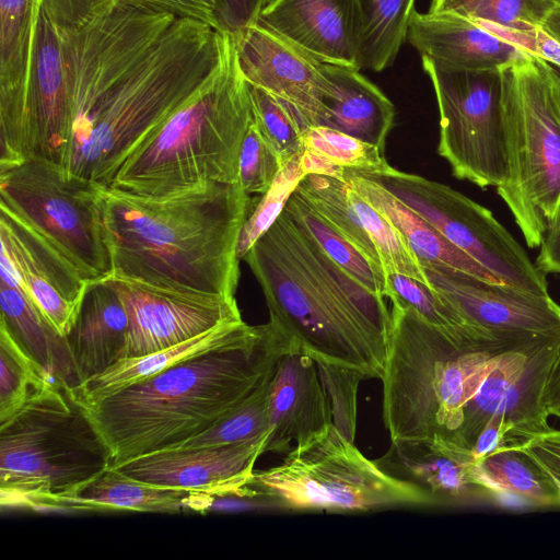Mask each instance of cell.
Returning a JSON list of instances; mask_svg holds the SVG:
<instances>
[{
    "mask_svg": "<svg viewBox=\"0 0 560 560\" xmlns=\"http://www.w3.org/2000/svg\"><path fill=\"white\" fill-rule=\"evenodd\" d=\"M269 320L315 361L382 378L392 327L385 298L351 278L282 211L243 259Z\"/></svg>",
    "mask_w": 560,
    "mask_h": 560,
    "instance_id": "cell-1",
    "label": "cell"
},
{
    "mask_svg": "<svg viewBox=\"0 0 560 560\" xmlns=\"http://www.w3.org/2000/svg\"><path fill=\"white\" fill-rule=\"evenodd\" d=\"M252 198L238 184L151 199L103 191L113 277L235 298L237 244Z\"/></svg>",
    "mask_w": 560,
    "mask_h": 560,
    "instance_id": "cell-2",
    "label": "cell"
},
{
    "mask_svg": "<svg viewBox=\"0 0 560 560\" xmlns=\"http://www.w3.org/2000/svg\"><path fill=\"white\" fill-rule=\"evenodd\" d=\"M293 345L269 320L234 343L81 407L116 467L210 428L267 381Z\"/></svg>",
    "mask_w": 560,
    "mask_h": 560,
    "instance_id": "cell-3",
    "label": "cell"
},
{
    "mask_svg": "<svg viewBox=\"0 0 560 560\" xmlns=\"http://www.w3.org/2000/svg\"><path fill=\"white\" fill-rule=\"evenodd\" d=\"M253 121L234 39L224 67L165 118L128 156L109 188L160 199L211 184H237Z\"/></svg>",
    "mask_w": 560,
    "mask_h": 560,
    "instance_id": "cell-4",
    "label": "cell"
},
{
    "mask_svg": "<svg viewBox=\"0 0 560 560\" xmlns=\"http://www.w3.org/2000/svg\"><path fill=\"white\" fill-rule=\"evenodd\" d=\"M499 73L506 177L495 189L535 248L560 206V85L551 65L525 50Z\"/></svg>",
    "mask_w": 560,
    "mask_h": 560,
    "instance_id": "cell-5",
    "label": "cell"
},
{
    "mask_svg": "<svg viewBox=\"0 0 560 560\" xmlns=\"http://www.w3.org/2000/svg\"><path fill=\"white\" fill-rule=\"evenodd\" d=\"M109 466L108 448L65 384L49 385L0 423L2 506L33 509Z\"/></svg>",
    "mask_w": 560,
    "mask_h": 560,
    "instance_id": "cell-6",
    "label": "cell"
},
{
    "mask_svg": "<svg viewBox=\"0 0 560 560\" xmlns=\"http://www.w3.org/2000/svg\"><path fill=\"white\" fill-rule=\"evenodd\" d=\"M249 490L294 511L430 504L421 490L384 472L334 424L294 445L280 465L254 471Z\"/></svg>",
    "mask_w": 560,
    "mask_h": 560,
    "instance_id": "cell-7",
    "label": "cell"
},
{
    "mask_svg": "<svg viewBox=\"0 0 560 560\" xmlns=\"http://www.w3.org/2000/svg\"><path fill=\"white\" fill-rule=\"evenodd\" d=\"M105 188L39 158L0 168V206L51 243L88 282L113 275L103 223Z\"/></svg>",
    "mask_w": 560,
    "mask_h": 560,
    "instance_id": "cell-8",
    "label": "cell"
},
{
    "mask_svg": "<svg viewBox=\"0 0 560 560\" xmlns=\"http://www.w3.org/2000/svg\"><path fill=\"white\" fill-rule=\"evenodd\" d=\"M421 60L438 102L439 155L456 178L497 188L506 177L499 69L454 70L427 57Z\"/></svg>",
    "mask_w": 560,
    "mask_h": 560,
    "instance_id": "cell-9",
    "label": "cell"
},
{
    "mask_svg": "<svg viewBox=\"0 0 560 560\" xmlns=\"http://www.w3.org/2000/svg\"><path fill=\"white\" fill-rule=\"evenodd\" d=\"M366 176L419 213L503 284L550 295L546 275L486 207L445 184L396 168L387 174Z\"/></svg>",
    "mask_w": 560,
    "mask_h": 560,
    "instance_id": "cell-10",
    "label": "cell"
},
{
    "mask_svg": "<svg viewBox=\"0 0 560 560\" xmlns=\"http://www.w3.org/2000/svg\"><path fill=\"white\" fill-rule=\"evenodd\" d=\"M559 341L560 335L542 337L493 353L491 369L467 404L454 440L472 448L493 416L514 423L520 445L552 428L541 397Z\"/></svg>",
    "mask_w": 560,
    "mask_h": 560,
    "instance_id": "cell-11",
    "label": "cell"
},
{
    "mask_svg": "<svg viewBox=\"0 0 560 560\" xmlns=\"http://www.w3.org/2000/svg\"><path fill=\"white\" fill-rule=\"evenodd\" d=\"M128 314L124 358L149 354L243 320L235 298L156 287L110 277Z\"/></svg>",
    "mask_w": 560,
    "mask_h": 560,
    "instance_id": "cell-12",
    "label": "cell"
},
{
    "mask_svg": "<svg viewBox=\"0 0 560 560\" xmlns=\"http://www.w3.org/2000/svg\"><path fill=\"white\" fill-rule=\"evenodd\" d=\"M429 284L467 322L513 342L560 335V305L452 268H423Z\"/></svg>",
    "mask_w": 560,
    "mask_h": 560,
    "instance_id": "cell-13",
    "label": "cell"
},
{
    "mask_svg": "<svg viewBox=\"0 0 560 560\" xmlns=\"http://www.w3.org/2000/svg\"><path fill=\"white\" fill-rule=\"evenodd\" d=\"M0 255L21 289L63 337L70 331L89 282L45 237L0 206Z\"/></svg>",
    "mask_w": 560,
    "mask_h": 560,
    "instance_id": "cell-14",
    "label": "cell"
},
{
    "mask_svg": "<svg viewBox=\"0 0 560 560\" xmlns=\"http://www.w3.org/2000/svg\"><path fill=\"white\" fill-rule=\"evenodd\" d=\"M232 36L246 82L283 103L293 113L304 133L316 127L323 62L259 23Z\"/></svg>",
    "mask_w": 560,
    "mask_h": 560,
    "instance_id": "cell-15",
    "label": "cell"
},
{
    "mask_svg": "<svg viewBox=\"0 0 560 560\" xmlns=\"http://www.w3.org/2000/svg\"><path fill=\"white\" fill-rule=\"evenodd\" d=\"M266 439L223 446L160 450L114 467L137 480L212 497L252 495L254 465Z\"/></svg>",
    "mask_w": 560,
    "mask_h": 560,
    "instance_id": "cell-16",
    "label": "cell"
},
{
    "mask_svg": "<svg viewBox=\"0 0 560 560\" xmlns=\"http://www.w3.org/2000/svg\"><path fill=\"white\" fill-rule=\"evenodd\" d=\"M71 139L62 28L42 4L27 98L23 161L39 158L65 168Z\"/></svg>",
    "mask_w": 560,
    "mask_h": 560,
    "instance_id": "cell-17",
    "label": "cell"
},
{
    "mask_svg": "<svg viewBox=\"0 0 560 560\" xmlns=\"http://www.w3.org/2000/svg\"><path fill=\"white\" fill-rule=\"evenodd\" d=\"M265 452L288 453L332 422L316 361L296 343L283 353L268 385Z\"/></svg>",
    "mask_w": 560,
    "mask_h": 560,
    "instance_id": "cell-18",
    "label": "cell"
},
{
    "mask_svg": "<svg viewBox=\"0 0 560 560\" xmlns=\"http://www.w3.org/2000/svg\"><path fill=\"white\" fill-rule=\"evenodd\" d=\"M257 23L322 62L357 68V0H267Z\"/></svg>",
    "mask_w": 560,
    "mask_h": 560,
    "instance_id": "cell-19",
    "label": "cell"
},
{
    "mask_svg": "<svg viewBox=\"0 0 560 560\" xmlns=\"http://www.w3.org/2000/svg\"><path fill=\"white\" fill-rule=\"evenodd\" d=\"M43 0H0V153L22 152Z\"/></svg>",
    "mask_w": 560,
    "mask_h": 560,
    "instance_id": "cell-20",
    "label": "cell"
},
{
    "mask_svg": "<svg viewBox=\"0 0 560 560\" xmlns=\"http://www.w3.org/2000/svg\"><path fill=\"white\" fill-rule=\"evenodd\" d=\"M390 442L375 464L387 475L417 487L430 504H458L478 492L470 480L475 463L471 447L443 436Z\"/></svg>",
    "mask_w": 560,
    "mask_h": 560,
    "instance_id": "cell-21",
    "label": "cell"
},
{
    "mask_svg": "<svg viewBox=\"0 0 560 560\" xmlns=\"http://www.w3.org/2000/svg\"><path fill=\"white\" fill-rule=\"evenodd\" d=\"M407 39L421 57L454 70L499 69L524 51L472 19L451 12L413 11Z\"/></svg>",
    "mask_w": 560,
    "mask_h": 560,
    "instance_id": "cell-22",
    "label": "cell"
},
{
    "mask_svg": "<svg viewBox=\"0 0 560 560\" xmlns=\"http://www.w3.org/2000/svg\"><path fill=\"white\" fill-rule=\"evenodd\" d=\"M128 326L125 304L110 279L89 282L66 336L77 385L122 359Z\"/></svg>",
    "mask_w": 560,
    "mask_h": 560,
    "instance_id": "cell-23",
    "label": "cell"
},
{
    "mask_svg": "<svg viewBox=\"0 0 560 560\" xmlns=\"http://www.w3.org/2000/svg\"><path fill=\"white\" fill-rule=\"evenodd\" d=\"M317 126L332 128L385 149L395 108L359 69L323 62Z\"/></svg>",
    "mask_w": 560,
    "mask_h": 560,
    "instance_id": "cell-24",
    "label": "cell"
},
{
    "mask_svg": "<svg viewBox=\"0 0 560 560\" xmlns=\"http://www.w3.org/2000/svg\"><path fill=\"white\" fill-rule=\"evenodd\" d=\"M345 182L396 228L422 268H452L489 282L503 284L375 179L347 170Z\"/></svg>",
    "mask_w": 560,
    "mask_h": 560,
    "instance_id": "cell-25",
    "label": "cell"
},
{
    "mask_svg": "<svg viewBox=\"0 0 560 560\" xmlns=\"http://www.w3.org/2000/svg\"><path fill=\"white\" fill-rule=\"evenodd\" d=\"M253 329L254 326L244 320L224 323L172 347L140 357L124 358L103 373L70 387V392L80 406L93 404L191 358L234 343Z\"/></svg>",
    "mask_w": 560,
    "mask_h": 560,
    "instance_id": "cell-26",
    "label": "cell"
},
{
    "mask_svg": "<svg viewBox=\"0 0 560 560\" xmlns=\"http://www.w3.org/2000/svg\"><path fill=\"white\" fill-rule=\"evenodd\" d=\"M197 492L147 483L107 467L78 489L43 500L33 509L175 513L195 510Z\"/></svg>",
    "mask_w": 560,
    "mask_h": 560,
    "instance_id": "cell-27",
    "label": "cell"
},
{
    "mask_svg": "<svg viewBox=\"0 0 560 560\" xmlns=\"http://www.w3.org/2000/svg\"><path fill=\"white\" fill-rule=\"evenodd\" d=\"M1 323L19 346L57 381L77 386L66 337L19 288L0 282Z\"/></svg>",
    "mask_w": 560,
    "mask_h": 560,
    "instance_id": "cell-28",
    "label": "cell"
},
{
    "mask_svg": "<svg viewBox=\"0 0 560 560\" xmlns=\"http://www.w3.org/2000/svg\"><path fill=\"white\" fill-rule=\"evenodd\" d=\"M360 37L357 68L382 71L393 65L407 38L415 0H357Z\"/></svg>",
    "mask_w": 560,
    "mask_h": 560,
    "instance_id": "cell-29",
    "label": "cell"
},
{
    "mask_svg": "<svg viewBox=\"0 0 560 560\" xmlns=\"http://www.w3.org/2000/svg\"><path fill=\"white\" fill-rule=\"evenodd\" d=\"M283 211L335 264L366 290L386 298V275L338 233L296 190Z\"/></svg>",
    "mask_w": 560,
    "mask_h": 560,
    "instance_id": "cell-30",
    "label": "cell"
},
{
    "mask_svg": "<svg viewBox=\"0 0 560 560\" xmlns=\"http://www.w3.org/2000/svg\"><path fill=\"white\" fill-rule=\"evenodd\" d=\"M472 485L483 492L523 505L557 504L533 466L516 450L503 448L476 460L470 469Z\"/></svg>",
    "mask_w": 560,
    "mask_h": 560,
    "instance_id": "cell-31",
    "label": "cell"
},
{
    "mask_svg": "<svg viewBox=\"0 0 560 560\" xmlns=\"http://www.w3.org/2000/svg\"><path fill=\"white\" fill-rule=\"evenodd\" d=\"M295 190L338 233L383 270L377 249L350 201L347 182L332 176L306 174L301 178Z\"/></svg>",
    "mask_w": 560,
    "mask_h": 560,
    "instance_id": "cell-32",
    "label": "cell"
},
{
    "mask_svg": "<svg viewBox=\"0 0 560 560\" xmlns=\"http://www.w3.org/2000/svg\"><path fill=\"white\" fill-rule=\"evenodd\" d=\"M54 383L60 382L0 325V423L11 419L30 399Z\"/></svg>",
    "mask_w": 560,
    "mask_h": 560,
    "instance_id": "cell-33",
    "label": "cell"
},
{
    "mask_svg": "<svg viewBox=\"0 0 560 560\" xmlns=\"http://www.w3.org/2000/svg\"><path fill=\"white\" fill-rule=\"evenodd\" d=\"M271 376L210 428L164 450L223 446L267 439L269 432L267 394Z\"/></svg>",
    "mask_w": 560,
    "mask_h": 560,
    "instance_id": "cell-34",
    "label": "cell"
},
{
    "mask_svg": "<svg viewBox=\"0 0 560 560\" xmlns=\"http://www.w3.org/2000/svg\"><path fill=\"white\" fill-rule=\"evenodd\" d=\"M303 148L355 173L382 175L394 170L386 161L384 151L375 144L324 126L312 127L305 131Z\"/></svg>",
    "mask_w": 560,
    "mask_h": 560,
    "instance_id": "cell-35",
    "label": "cell"
},
{
    "mask_svg": "<svg viewBox=\"0 0 560 560\" xmlns=\"http://www.w3.org/2000/svg\"><path fill=\"white\" fill-rule=\"evenodd\" d=\"M349 198L377 249L385 275L401 273L429 284L422 266L396 228L350 185Z\"/></svg>",
    "mask_w": 560,
    "mask_h": 560,
    "instance_id": "cell-36",
    "label": "cell"
},
{
    "mask_svg": "<svg viewBox=\"0 0 560 560\" xmlns=\"http://www.w3.org/2000/svg\"><path fill=\"white\" fill-rule=\"evenodd\" d=\"M248 85L253 122L283 164L303 153L304 130L293 113L267 91Z\"/></svg>",
    "mask_w": 560,
    "mask_h": 560,
    "instance_id": "cell-37",
    "label": "cell"
},
{
    "mask_svg": "<svg viewBox=\"0 0 560 560\" xmlns=\"http://www.w3.org/2000/svg\"><path fill=\"white\" fill-rule=\"evenodd\" d=\"M301 156L302 154L284 164L271 187L261 197L252 198L250 208L238 237L240 260L279 218L290 196L305 175L300 165Z\"/></svg>",
    "mask_w": 560,
    "mask_h": 560,
    "instance_id": "cell-38",
    "label": "cell"
},
{
    "mask_svg": "<svg viewBox=\"0 0 560 560\" xmlns=\"http://www.w3.org/2000/svg\"><path fill=\"white\" fill-rule=\"evenodd\" d=\"M283 166L279 154L252 121L238 158L240 187L248 195H262L271 187Z\"/></svg>",
    "mask_w": 560,
    "mask_h": 560,
    "instance_id": "cell-39",
    "label": "cell"
},
{
    "mask_svg": "<svg viewBox=\"0 0 560 560\" xmlns=\"http://www.w3.org/2000/svg\"><path fill=\"white\" fill-rule=\"evenodd\" d=\"M557 3V0H481L470 19L530 31L541 27Z\"/></svg>",
    "mask_w": 560,
    "mask_h": 560,
    "instance_id": "cell-40",
    "label": "cell"
},
{
    "mask_svg": "<svg viewBox=\"0 0 560 560\" xmlns=\"http://www.w3.org/2000/svg\"><path fill=\"white\" fill-rule=\"evenodd\" d=\"M518 451L560 504V429L550 428L522 443Z\"/></svg>",
    "mask_w": 560,
    "mask_h": 560,
    "instance_id": "cell-41",
    "label": "cell"
},
{
    "mask_svg": "<svg viewBox=\"0 0 560 560\" xmlns=\"http://www.w3.org/2000/svg\"><path fill=\"white\" fill-rule=\"evenodd\" d=\"M267 0H215V18L220 28L232 35L257 23Z\"/></svg>",
    "mask_w": 560,
    "mask_h": 560,
    "instance_id": "cell-42",
    "label": "cell"
},
{
    "mask_svg": "<svg viewBox=\"0 0 560 560\" xmlns=\"http://www.w3.org/2000/svg\"><path fill=\"white\" fill-rule=\"evenodd\" d=\"M179 16L196 19L220 28L215 18V0H140ZM221 30V28H220Z\"/></svg>",
    "mask_w": 560,
    "mask_h": 560,
    "instance_id": "cell-43",
    "label": "cell"
},
{
    "mask_svg": "<svg viewBox=\"0 0 560 560\" xmlns=\"http://www.w3.org/2000/svg\"><path fill=\"white\" fill-rule=\"evenodd\" d=\"M535 265L544 273H560V206L540 244Z\"/></svg>",
    "mask_w": 560,
    "mask_h": 560,
    "instance_id": "cell-44",
    "label": "cell"
},
{
    "mask_svg": "<svg viewBox=\"0 0 560 560\" xmlns=\"http://www.w3.org/2000/svg\"><path fill=\"white\" fill-rule=\"evenodd\" d=\"M541 401L549 417L560 419V341L546 376Z\"/></svg>",
    "mask_w": 560,
    "mask_h": 560,
    "instance_id": "cell-45",
    "label": "cell"
},
{
    "mask_svg": "<svg viewBox=\"0 0 560 560\" xmlns=\"http://www.w3.org/2000/svg\"><path fill=\"white\" fill-rule=\"evenodd\" d=\"M481 0H432L429 12H451L470 18Z\"/></svg>",
    "mask_w": 560,
    "mask_h": 560,
    "instance_id": "cell-46",
    "label": "cell"
},
{
    "mask_svg": "<svg viewBox=\"0 0 560 560\" xmlns=\"http://www.w3.org/2000/svg\"><path fill=\"white\" fill-rule=\"evenodd\" d=\"M541 28L560 44V2H558L549 12L541 25Z\"/></svg>",
    "mask_w": 560,
    "mask_h": 560,
    "instance_id": "cell-47",
    "label": "cell"
},
{
    "mask_svg": "<svg viewBox=\"0 0 560 560\" xmlns=\"http://www.w3.org/2000/svg\"><path fill=\"white\" fill-rule=\"evenodd\" d=\"M549 63H550V62H549ZM550 65H551V67H552L553 71H555V73H556V75H557V78H558L559 85H560V68H559V67H557V66H555V65H552V63H550Z\"/></svg>",
    "mask_w": 560,
    "mask_h": 560,
    "instance_id": "cell-48",
    "label": "cell"
},
{
    "mask_svg": "<svg viewBox=\"0 0 560 560\" xmlns=\"http://www.w3.org/2000/svg\"><path fill=\"white\" fill-rule=\"evenodd\" d=\"M557 2H560V0H557Z\"/></svg>",
    "mask_w": 560,
    "mask_h": 560,
    "instance_id": "cell-49",
    "label": "cell"
}]
</instances>
